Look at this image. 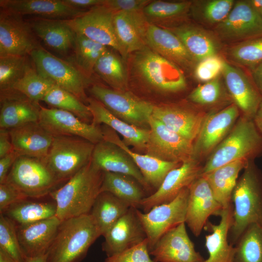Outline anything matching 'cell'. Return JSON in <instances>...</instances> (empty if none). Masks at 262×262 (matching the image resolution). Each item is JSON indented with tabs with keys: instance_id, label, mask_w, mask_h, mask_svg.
<instances>
[{
	"instance_id": "cell-21",
	"label": "cell",
	"mask_w": 262,
	"mask_h": 262,
	"mask_svg": "<svg viewBox=\"0 0 262 262\" xmlns=\"http://www.w3.org/2000/svg\"><path fill=\"white\" fill-rule=\"evenodd\" d=\"M157 262H203L189 238L185 222L172 228L156 243L149 251Z\"/></svg>"
},
{
	"instance_id": "cell-11",
	"label": "cell",
	"mask_w": 262,
	"mask_h": 262,
	"mask_svg": "<svg viewBox=\"0 0 262 262\" xmlns=\"http://www.w3.org/2000/svg\"><path fill=\"white\" fill-rule=\"evenodd\" d=\"M115 12L103 5L94 7L75 18L65 20L76 33L117 51L126 61L124 51L117 40L114 25Z\"/></svg>"
},
{
	"instance_id": "cell-9",
	"label": "cell",
	"mask_w": 262,
	"mask_h": 262,
	"mask_svg": "<svg viewBox=\"0 0 262 262\" xmlns=\"http://www.w3.org/2000/svg\"><path fill=\"white\" fill-rule=\"evenodd\" d=\"M5 182L10 183L27 197H40L49 194L61 183L42 160L19 156Z\"/></svg>"
},
{
	"instance_id": "cell-51",
	"label": "cell",
	"mask_w": 262,
	"mask_h": 262,
	"mask_svg": "<svg viewBox=\"0 0 262 262\" xmlns=\"http://www.w3.org/2000/svg\"><path fill=\"white\" fill-rule=\"evenodd\" d=\"M224 60L217 55L207 57L198 62L195 67L196 78L201 82H208L222 73Z\"/></svg>"
},
{
	"instance_id": "cell-56",
	"label": "cell",
	"mask_w": 262,
	"mask_h": 262,
	"mask_svg": "<svg viewBox=\"0 0 262 262\" xmlns=\"http://www.w3.org/2000/svg\"><path fill=\"white\" fill-rule=\"evenodd\" d=\"M14 150L9 133V131L0 130V158L9 154Z\"/></svg>"
},
{
	"instance_id": "cell-57",
	"label": "cell",
	"mask_w": 262,
	"mask_h": 262,
	"mask_svg": "<svg viewBox=\"0 0 262 262\" xmlns=\"http://www.w3.org/2000/svg\"><path fill=\"white\" fill-rule=\"evenodd\" d=\"M250 76L262 96V62L250 68Z\"/></svg>"
},
{
	"instance_id": "cell-59",
	"label": "cell",
	"mask_w": 262,
	"mask_h": 262,
	"mask_svg": "<svg viewBox=\"0 0 262 262\" xmlns=\"http://www.w3.org/2000/svg\"><path fill=\"white\" fill-rule=\"evenodd\" d=\"M0 262H16L7 252L0 249Z\"/></svg>"
},
{
	"instance_id": "cell-53",
	"label": "cell",
	"mask_w": 262,
	"mask_h": 262,
	"mask_svg": "<svg viewBox=\"0 0 262 262\" xmlns=\"http://www.w3.org/2000/svg\"><path fill=\"white\" fill-rule=\"evenodd\" d=\"M151 0H105L104 5L115 12L142 11Z\"/></svg>"
},
{
	"instance_id": "cell-7",
	"label": "cell",
	"mask_w": 262,
	"mask_h": 262,
	"mask_svg": "<svg viewBox=\"0 0 262 262\" xmlns=\"http://www.w3.org/2000/svg\"><path fill=\"white\" fill-rule=\"evenodd\" d=\"M92 97L113 115L138 128L149 130L154 104L128 91H120L95 83L89 88Z\"/></svg>"
},
{
	"instance_id": "cell-31",
	"label": "cell",
	"mask_w": 262,
	"mask_h": 262,
	"mask_svg": "<svg viewBox=\"0 0 262 262\" xmlns=\"http://www.w3.org/2000/svg\"><path fill=\"white\" fill-rule=\"evenodd\" d=\"M147 42L150 49L180 68L189 69L195 63L180 40L168 29L148 24Z\"/></svg>"
},
{
	"instance_id": "cell-22",
	"label": "cell",
	"mask_w": 262,
	"mask_h": 262,
	"mask_svg": "<svg viewBox=\"0 0 262 262\" xmlns=\"http://www.w3.org/2000/svg\"><path fill=\"white\" fill-rule=\"evenodd\" d=\"M136 209L131 207L104 235L102 248L107 257L121 252L147 239Z\"/></svg>"
},
{
	"instance_id": "cell-16",
	"label": "cell",
	"mask_w": 262,
	"mask_h": 262,
	"mask_svg": "<svg viewBox=\"0 0 262 262\" xmlns=\"http://www.w3.org/2000/svg\"><path fill=\"white\" fill-rule=\"evenodd\" d=\"M215 31L222 39L228 41H244L262 36V16L248 0H239L235 2Z\"/></svg>"
},
{
	"instance_id": "cell-26",
	"label": "cell",
	"mask_w": 262,
	"mask_h": 262,
	"mask_svg": "<svg viewBox=\"0 0 262 262\" xmlns=\"http://www.w3.org/2000/svg\"><path fill=\"white\" fill-rule=\"evenodd\" d=\"M61 221L56 216L35 223L16 226L19 243L25 258L46 255Z\"/></svg>"
},
{
	"instance_id": "cell-54",
	"label": "cell",
	"mask_w": 262,
	"mask_h": 262,
	"mask_svg": "<svg viewBox=\"0 0 262 262\" xmlns=\"http://www.w3.org/2000/svg\"><path fill=\"white\" fill-rule=\"evenodd\" d=\"M19 157L18 154L14 150L0 158V184L5 182L10 169Z\"/></svg>"
},
{
	"instance_id": "cell-37",
	"label": "cell",
	"mask_w": 262,
	"mask_h": 262,
	"mask_svg": "<svg viewBox=\"0 0 262 262\" xmlns=\"http://www.w3.org/2000/svg\"><path fill=\"white\" fill-rule=\"evenodd\" d=\"M143 189L137 180L130 176L104 172L100 193H110L128 203L131 207L138 209L142 200L147 196Z\"/></svg>"
},
{
	"instance_id": "cell-62",
	"label": "cell",
	"mask_w": 262,
	"mask_h": 262,
	"mask_svg": "<svg viewBox=\"0 0 262 262\" xmlns=\"http://www.w3.org/2000/svg\"><path fill=\"white\" fill-rule=\"evenodd\" d=\"M259 12L260 13V14H261V15L262 16V10H260V11H259Z\"/></svg>"
},
{
	"instance_id": "cell-23",
	"label": "cell",
	"mask_w": 262,
	"mask_h": 262,
	"mask_svg": "<svg viewBox=\"0 0 262 262\" xmlns=\"http://www.w3.org/2000/svg\"><path fill=\"white\" fill-rule=\"evenodd\" d=\"M91 160L103 172L127 175L137 180L145 190L150 188L130 156L113 143L103 139L95 144Z\"/></svg>"
},
{
	"instance_id": "cell-60",
	"label": "cell",
	"mask_w": 262,
	"mask_h": 262,
	"mask_svg": "<svg viewBox=\"0 0 262 262\" xmlns=\"http://www.w3.org/2000/svg\"><path fill=\"white\" fill-rule=\"evenodd\" d=\"M24 262H47L46 255L26 258Z\"/></svg>"
},
{
	"instance_id": "cell-20",
	"label": "cell",
	"mask_w": 262,
	"mask_h": 262,
	"mask_svg": "<svg viewBox=\"0 0 262 262\" xmlns=\"http://www.w3.org/2000/svg\"><path fill=\"white\" fill-rule=\"evenodd\" d=\"M208 114L193 108L175 103L154 105L152 116L167 128L194 142Z\"/></svg>"
},
{
	"instance_id": "cell-41",
	"label": "cell",
	"mask_w": 262,
	"mask_h": 262,
	"mask_svg": "<svg viewBox=\"0 0 262 262\" xmlns=\"http://www.w3.org/2000/svg\"><path fill=\"white\" fill-rule=\"evenodd\" d=\"M234 246L233 262H262V227L248 226Z\"/></svg>"
},
{
	"instance_id": "cell-2",
	"label": "cell",
	"mask_w": 262,
	"mask_h": 262,
	"mask_svg": "<svg viewBox=\"0 0 262 262\" xmlns=\"http://www.w3.org/2000/svg\"><path fill=\"white\" fill-rule=\"evenodd\" d=\"M103 173L91 160L63 186L49 194L55 201V216L61 222L90 213L100 193Z\"/></svg>"
},
{
	"instance_id": "cell-3",
	"label": "cell",
	"mask_w": 262,
	"mask_h": 262,
	"mask_svg": "<svg viewBox=\"0 0 262 262\" xmlns=\"http://www.w3.org/2000/svg\"><path fill=\"white\" fill-rule=\"evenodd\" d=\"M231 202L233 220L229 239L234 246L248 226L256 224L262 227V175L254 161L248 162L238 178Z\"/></svg>"
},
{
	"instance_id": "cell-12",
	"label": "cell",
	"mask_w": 262,
	"mask_h": 262,
	"mask_svg": "<svg viewBox=\"0 0 262 262\" xmlns=\"http://www.w3.org/2000/svg\"><path fill=\"white\" fill-rule=\"evenodd\" d=\"M145 154L162 161L182 163L193 158L194 142L152 116Z\"/></svg>"
},
{
	"instance_id": "cell-17",
	"label": "cell",
	"mask_w": 262,
	"mask_h": 262,
	"mask_svg": "<svg viewBox=\"0 0 262 262\" xmlns=\"http://www.w3.org/2000/svg\"><path fill=\"white\" fill-rule=\"evenodd\" d=\"M185 224L198 237L211 215L219 216L223 208L215 199L206 180L202 176L189 186Z\"/></svg>"
},
{
	"instance_id": "cell-45",
	"label": "cell",
	"mask_w": 262,
	"mask_h": 262,
	"mask_svg": "<svg viewBox=\"0 0 262 262\" xmlns=\"http://www.w3.org/2000/svg\"><path fill=\"white\" fill-rule=\"evenodd\" d=\"M233 0H208L192 1L190 11L195 18L209 24H218L232 9Z\"/></svg>"
},
{
	"instance_id": "cell-55",
	"label": "cell",
	"mask_w": 262,
	"mask_h": 262,
	"mask_svg": "<svg viewBox=\"0 0 262 262\" xmlns=\"http://www.w3.org/2000/svg\"><path fill=\"white\" fill-rule=\"evenodd\" d=\"M64 1L74 8L87 11L91 9L103 5L105 0H64Z\"/></svg>"
},
{
	"instance_id": "cell-49",
	"label": "cell",
	"mask_w": 262,
	"mask_h": 262,
	"mask_svg": "<svg viewBox=\"0 0 262 262\" xmlns=\"http://www.w3.org/2000/svg\"><path fill=\"white\" fill-rule=\"evenodd\" d=\"M223 94L221 82L217 78L196 87L189 94V98L198 105H212L221 100Z\"/></svg>"
},
{
	"instance_id": "cell-47",
	"label": "cell",
	"mask_w": 262,
	"mask_h": 262,
	"mask_svg": "<svg viewBox=\"0 0 262 262\" xmlns=\"http://www.w3.org/2000/svg\"><path fill=\"white\" fill-rule=\"evenodd\" d=\"M228 53L233 61L251 68L262 62V36L242 41Z\"/></svg>"
},
{
	"instance_id": "cell-35",
	"label": "cell",
	"mask_w": 262,
	"mask_h": 262,
	"mask_svg": "<svg viewBox=\"0 0 262 262\" xmlns=\"http://www.w3.org/2000/svg\"><path fill=\"white\" fill-rule=\"evenodd\" d=\"M169 30L179 37L195 61L198 62L217 55L219 48L217 42L201 28L193 24H182Z\"/></svg>"
},
{
	"instance_id": "cell-1",
	"label": "cell",
	"mask_w": 262,
	"mask_h": 262,
	"mask_svg": "<svg viewBox=\"0 0 262 262\" xmlns=\"http://www.w3.org/2000/svg\"><path fill=\"white\" fill-rule=\"evenodd\" d=\"M126 60L128 81H134L150 91L170 94L187 87L181 69L147 46L129 54Z\"/></svg>"
},
{
	"instance_id": "cell-38",
	"label": "cell",
	"mask_w": 262,
	"mask_h": 262,
	"mask_svg": "<svg viewBox=\"0 0 262 262\" xmlns=\"http://www.w3.org/2000/svg\"><path fill=\"white\" fill-rule=\"evenodd\" d=\"M191 4V1L151 0L142 11L148 24L169 29L186 16Z\"/></svg>"
},
{
	"instance_id": "cell-42",
	"label": "cell",
	"mask_w": 262,
	"mask_h": 262,
	"mask_svg": "<svg viewBox=\"0 0 262 262\" xmlns=\"http://www.w3.org/2000/svg\"><path fill=\"white\" fill-rule=\"evenodd\" d=\"M42 101L51 108L69 112L82 121L92 123V115L88 105L72 93L57 85L49 91Z\"/></svg>"
},
{
	"instance_id": "cell-25",
	"label": "cell",
	"mask_w": 262,
	"mask_h": 262,
	"mask_svg": "<svg viewBox=\"0 0 262 262\" xmlns=\"http://www.w3.org/2000/svg\"><path fill=\"white\" fill-rule=\"evenodd\" d=\"M100 127L103 139L116 144L130 156L150 188L157 189L167 173L182 164L164 161L147 154L137 153L131 149L111 128L104 124Z\"/></svg>"
},
{
	"instance_id": "cell-18",
	"label": "cell",
	"mask_w": 262,
	"mask_h": 262,
	"mask_svg": "<svg viewBox=\"0 0 262 262\" xmlns=\"http://www.w3.org/2000/svg\"><path fill=\"white\" fill-rule=\"evenodd\" d=\"M200 162L192 158L170 171L158 188L141 202L140 207L144 213L155 206L172 201L183 189L189 187L201 174L203 166Z\"/></svg>"
},
{
	"instance_id": "cell-52",
	"label": "cell",
	"mask_w": 262,
	"mask_h": 262,
	"mask_svg": "<svg viewBox=\"0 0 262 262\" xmlns=\"http://www.w3.org/2000/svg\"><path fill=\"white\" fill-rule=\"evenodd\" d=\"M24 196L12 185L7 182L0 184V212L3 213L10 206L25 200Z\"/></svg>"
},
{
	"instance_id": "cell-32",
	"label": "cell",
	"mask_w": 262,
	"mask_h": 262,
	"mask_svg": "<svg viewBox=\"0 0 262 262\" xmlns=\"http://www.w3.org/2000/svg\"><path fill=\"white\" fill-rule=\"evenodd\" d=\"M218 224L208 222L211 233L205 236V246L209 256L203 262H233L234 246L229 241V235L233 220L232 204L223 209Z\"/></svg>"
},
{
	"instance_id": "cell-36",
	"label": "cell",
	"mask_w": 262,
	"mask_h": 262,
	"mask_svg": "<svg viewBox=\"0 0 262 262\" xmlns=\"http://www.w3.org/2000/svg\"><path fill=\"white\" fill-rule=\"evenodd\" d=\"M131 207L128 203L112 194L103 192L100 193L97 197L89 213L101 235L104 236Z\"/></svg>"
},
{
	"instance_id": "cell-24",
	"label": "cell",
	"mask_w": 262,
	"mask_h": 262,
	"mask_svg": "<svg viewBox=\"0 0 262 262\" xmlns=\"http://www.w3.org/2000/svg\"><path fill=\"white\" fill-rule=\"evenodd\" d=\"M0 7L22 16L57 20L70 19L87 11L71 7L64 0H0Z\"/></svg>"
},
{
	"instance_id": "cell-40",
	"label": "cell",
	"mask_w": 262,
	"mask_h": 262,
	"mask_svg": "<svg viewBox=\"0 0 262 262\" xmlns=\"http://www.w3.org/2000/svg\"><path fill=\"white\" fill-rule=\"evenodd\" d=\"M56 213L55 204L24 200L10 206L0 213L10 219L16 226H21L52 217Z\"/></svg>"
},
{
	"instance_id": "cell-13",
	"label": "cell",
	"mask_w": 262,
	"mask_h": 262,
	"mask_svg": "<svg viewBox=\"0 0 262 262\" xmlns=\"http://www.w3.org/2000/svg\"><path fill=\"white\" fill-rule=\"evenodd\" d=\"M239 111L233 103L207 115L193 144V159L200 162L210 155L229 133L237 121Z\"/></svg>"
},
{
	"instance_id": "cell-5",
	"label": "cell",
	"mask_w": 262,
	"mask_h": 262,
	"mask_svg": "<svg viewBox=\"0 0 262 262\" xmlns=\"http://www.w3.org/2000/svg\"><path fill=\"white\" fill-rule=\"evenodd\" d=\"M262 154V135L253 119L242 115L226 137L208 156L201 175L235 161H254Z\"/></svg>"
},
{
	"instance_id": "cell-33",
	"label": "cell",
	"mask_w": 262,
	"mask_h": 262,
	"mask_svg": "<svg viewBox=\"0 0 262 262\" xmlns=\"http://www.w3.org/2000/svg\"><path fill=\"white\" fill-rule=\"evenodd\" d=\"M249 162L246 160L235 161L201 175L206 180L214 196L223 209L232 204L231 196L239 173Z\"/></svg>"
},
{
	"instance_id": "cell-43",
	"label": "cell",
	"mask_w": 262,
	"mask_h": 262,
	"mask_svg": "<svg viewBox=\"0 0 262 262\" xmlns=\"http://www.w3.org/2000/svg\"><path fill=\"white\" fill-rule=\"evenodd\" d=\"M108 48L83 35L75 33L73 49L77 67L89 78L94 72L97 61Z\"/></svg>"
},
{
	"instance_id": "cell-10",
	"label": "cell",
	"mask_w": 262,
	"mask_h": 262,
	"mask_svg": "<svg viewBox=\"0 0 262 262\" xmlns=\"http://www.w3.org/2000/svg\"><path fill=\"white\" fill-rule=\"evenodd\" d=\"M189 196L188 187L172 201L152 207L146 213L136 209V213L146 234L149 251L168 231L185 222Z\"/></svg>"
},
{
	"instance_id": "cell-58",
	"label": "cell",
	"mask_w": 262,
	"mask_h": 262,
	"mask_svg": "<svg viewBox=\"0 0 262 262\" xmlns=\"http://www.w3.org/2000/svg\"><path fill=\"white\" fill-rule=\"evenodd\" d=\"M253 121L259 131L262 135V102L254 117Z\"/></svg>"
},
{
	"instance_id": "cell-48",
	"label": "cell",
	"mask_w": 262,
	"mask_h": 262,
	"mask_svg": "<svg viewBox=\"0 0 262 262\" xmlns=\"http://www.w3.org/2000/svg\"><path fill=\"white\" fill-rule=\"evenodd\" d=\"M0 249L8 253L16 262H24L15 224L2 213L0 214Z\"/></svg>"
},
{
	"instance_id": "cell-14",
	"label": "cell",
	"mask_w": 262,
	"mask_h": 262,
	"mask_svg": "<svg viewBox=\"0 0 262 262\" xmlns=\"http://www.w3.org/2000/svg\"><path fill=\"white\" fill-rule=\"evenodd\" d=\"M38 122L53 137L77 136L95 145L103 140L100 125L84 122L63 110L41 106Z\"/></svg>"
},
{
	"instance_id": "cell-6",
	"label": "cell",
	"mask_w": 262,
	"mask_h": 262,
	"mask_svg": "<svg viewBox=\"0 0 262 262\" xmlns=\"http://www.w3.org/2000/svg\"><path fill=\"white\" fill-rule=\"evenodd\" d=\"M95 145L77 136L53 137L49 153L42 160L60 182L67 181L90 162Z\"/></svg>"
},
{
	"instance_id": "cell-27",
	"label": "cell",
	"mask_w": 262,
	"mask_h": 262,
	"mask_svg": "<svg viewBox=\"0 0 262 262\" xmlns=\"http://www.w3.org/2000/svg\"><path fill=\"white\" fill-rule=\"evenodd\" d=\"M114 25L117 40L127 59L147 46L148 23L142 11L115 12Z\"/></svg>"
},
{
	"instance_id": "cell-28",
	"label": "cell",
	"mask_w": 262,
	"mask_h": 262,
	"mask_svg": "<svg viewBox=\"0 0 262 262\" xmlns=\"http://www.w3.org/2000/svg\"><path fill=\"white\" fill-rule=\"evenodd\" d=\"M40 107L14 90L0 93V129L9 130L38 122Z\"/></svg>"
},
{
	"instance_id": "cell-8",
	"label": "cell",
	"mask_w": 262,
	"mask_h": 262,
	"mask_svg": "<svg viewBox=\"0 0 262 262\" xmlns=\"http://www.w3.org/2000/svg\"><path fill=\"white\" fill-rule=\"evenodd\" d=\"M36 71L59 87L87 103V77L78 67L51 54L40 45L30 55Z\"/></svg>"
},
{
	"instance_id": "cell-61",
	"label": "cell",
	"mask_w": 262,
	"mask_h": 262,
	"mask_svg": "<svg viewBox=\"0 0 262 262\" xmlns=\"http://www.w3.org/2000/svg\"><path fill=\"white\" fill-rule=\"evenodd\" d=\"M248 1L258 12L262 10V0H248Z\"/></svg>"
},
{
	"instance_id": "cell-19",
	"label": "cell",
	"mask_w": 262,
	"mask_h": 262,
	"mask_svg": "<svg viewBox=\"0 0 262 262\" xmlns=\"http://www.w3.org/2000/svg\"><path fill=\"white\" fill-rule=\"evenodd\" d=\"M222 74L229 95L242 116L253 119L262 96L251 76L224 61Z\"/></svg>"
},
{
	"instance_id": "cell-46",
	"label": "cell",
	"mask_w": 262,
	"mask_h": 262,
	"mask_svg": "<svg viewBox=\"0 0 262 262\" xmlns=\"http://www.w3.org/2000/svg\"><path fill=\"white\" fill-rule=\"evenodd\" d=\"M30 66L27 56L0 57V93L13 90L14 85L24 76Z\"/></svg>"
},
{
	"instance_id": "cell-4",
	"label": "cell",
	"mask_w": 262,
	"mask_h": 262,
	"mask_svg": "<svg viewBox=\"0 0 262 262\" xmlns=\"http://www.w3.org/2000/svg\"><path fill=\"white\" fill-rule=\"evenodd\" d=\"M100 236L90 213L62 221L46 254L47 262H80Z\"/></svg>"
},
{
	"instance_id": "cell-39",
	"label": "cell",
	"mask_w": 262,
	"mask_h": 262,
	"mask_svg": "<svg viewBox=\"0 0 262 262\" xmlns=\"http://www.w3.org/2000/svg\"><path fill=\"white\" fill-rule=\"evenodd\" d=\"M123 61L125 60L122 57L108 49L97 61L94 72L112 88L128 91L127 67Z\"/></svg>"
},
{
	"instance_id": "cell-50",
	"label": "cell",
	"mask_w": 262,
	"mask_h": 262,
	"mask_svg": "<svg viewBox=\"0 0 262 262\" xmlns=\"http://www.w3.org/2000/svg\"><path fill=\"white\" fill-rule=\"evenodd\" d=\"M104 262H157L150 257L147 238L121 252L107 257Z\"/></svg>"
},
{
	"instance_id": "cell-29",
	"label": "cell",
	"mask_w": 262,
	"mask_h": 262,
	"mask_svg": "<svg viewBox=\"0 0 262 262\" xmlns=\"http://www.w3.org/2000/svg\"><path fill=\"white\" fill-rule=\"evenodd\" d=\"M8 131L14 149L19 156L41 160L47 157L53 137L39 122H31Z\"/></svg>"
},
{
	"instance_id": "cell-30",
	"label": "cell",
	"mask_w": 262,
	"mask_h": 262,
	"mask_svg": "<svg viewBox=\"0 0 262 262\" xmlns=\"http://www.w3.org/2000/svg\"><path fill=\"white\" fill-rule=\"evenodd\" d=\"M87 105L92 115V124H102L109 127L122 136V140L127 146L145 152L149 130L138 128L117 118L93 97L88 98Z\"/></svg>"
},
{
	"instance_id": "cell-44",
	"label": "cell",
	"mask_w": 262,
	"mask_h": 262,
	"mask_svg": "<svg viewBox=\"0 0 262 262\" xmlns=\"http://www.w3.org/2000/svg\"><path fill=\"white\" fill-rule=\"evenodd\" d=\"M55 85L53 81L41 76L34 66H30L24 76L14 85L12 89L39 104Z\"/></svg>"
},
{
	"instance_id": "cell-15",
	"label": "cell",
	"mask_w": 262,
	"mask_h": 262,
	"mask_svg": "<svg viewBox=\"0 0 262 262\" xmlns=\"http://www.w3.org/2000/svg\"><path fill=\"white\" fill-rule=\"evenodd\" d=\"M34 35L22 16L0 9V57L30 55L39 46Z\"/></svg>"
},
{
	"instance_id": "cell-34",
	"label": "cell",
	"mask_w": 262,
	"mask_h": 262,
	"mask_svg": "<svg viewBox=\"0 0 262 262\" xmlns=\"http://www.w3.org/2000/svg\"><path fill=\"white\" fill-rule=\"evenodd\" d=\"M29 23L34 34L48 47L63 53L73 49L75 33L65 20L34 17Z\"/></svg>"
}]
</instances>
